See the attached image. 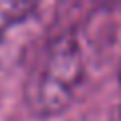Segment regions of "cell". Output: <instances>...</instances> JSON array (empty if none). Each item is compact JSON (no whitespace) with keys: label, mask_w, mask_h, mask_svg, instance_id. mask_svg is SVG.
<instances>
[{"label":"cell","mask_w":121,"mask_h":121,"mask_svg":"<svg viewBox=\"0 0 121 121\" xmlns=\"http://www.w3.org/2000/svg\"><path fill=\"white\" fill-rule=\"evenodd\" d=\"M89 79V52L79 32H63L35 63L26 79L24 97L36 113L65 109Z\"/></svg>","instance_id":"cell-1"}]
</instances>
